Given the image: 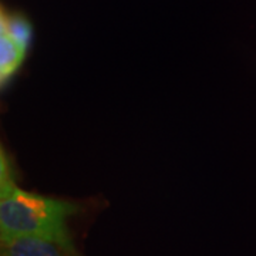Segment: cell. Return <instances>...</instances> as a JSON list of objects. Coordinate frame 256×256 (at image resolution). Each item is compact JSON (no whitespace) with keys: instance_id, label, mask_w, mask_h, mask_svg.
Listing matches in <instances>:
<instances>
[{"instance_id":"obj_1","label":"cell","mask_w":256,"mask_h":256,"mask_svg":"<svg viewBox=\"0 0 256 256\" xmlns=\"http://www.w3.org/2000/svg\"><path fill=\"white\" fill-rule=\"evenodd\" d=\"M10 156L0 152V239L8 242L20 236H34L54 242L67 256H82L67 226L70 216L82 208L72 201L52 198L22 190Z\"/></svg>"},{"instance_id":"obj_3","label":"cell","mask_w":256,"mask_h":256,"mask_svg":"<svg viewBox=\"0 0 256 256\" xmlns=\"http://www.w3.org/2000/svg\"><path fill=\"white\" fill-rule=\"evenodd\" d=\"M2 256H67L63 249L46 239L20 236L2 242Z\"/></svg>"},{"instance_id":"obj_2","label":"cell","mask_w":256,"mask_h":256,"mask_svg":"<svg viewBox=\"0 0 256 256\" xmlns=\"http://www.w3.org/2000/svg\"><path fill=\"white\" fill-rule=\"evenodd\" d=\"M28 47L18 43L4 32H0V82L4 87L24 63Z\"/></svg>"},{"instance_id":"obj_4","label":"cell","mask_w":256,"mask_h":256,"mask_svg":"<svg viewBox=\"0 0 256 256\" xmlns=\"http://www.w3.org/2000/svg\"><path fill=\"white\" fill-rule=\"evenodd\" d=\"M0 32L8 33L18 43L30 47V43L33 40V26L24 14L18 12H9L2 10L0 14Z\"/></svg>"}]
</instances>
